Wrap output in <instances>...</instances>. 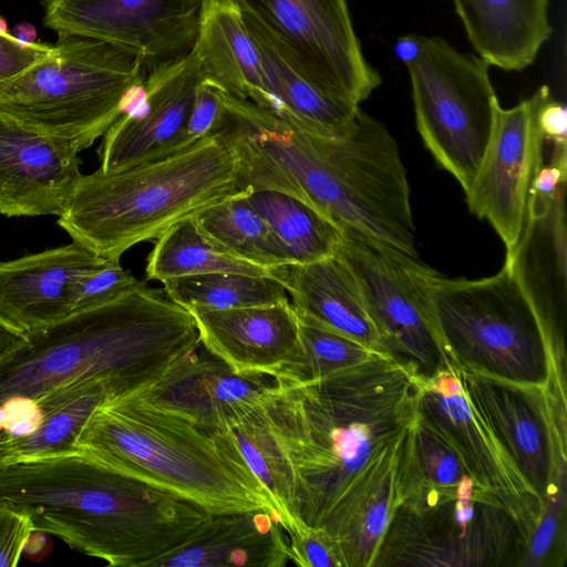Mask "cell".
Here are the masks:
<instances>
[{"instance_id":"6da1fadb","label":"cell","mask_w":567,"mask_h":567,"mask_svg":"<svg viewBox=\"0 0 567 567\" xmlns=\"http://www.w3.org/2000/svg\"><path fill=\"white\" fill-rule=\"evenodd\" d=\"M420 377L388 354L323 379H274L262 396L287 461L297 519L321 532L339 567L374 566L403 502Z\"/></svg>"},{"instance_id":"7a4b0ae2","label":"cell","mask_w":567,"mask_h":567,"mask_svg":"<svg viewBox=\"0 0 567 567\" xmlns=\"http://www.w3.org/2000/svg\"><path fill=\"white\" fill-rule=\"evenodd\" d=\"M0 504L25 515L34 532L114 567H152L208 515L80 451L2 464Z\"/></svg>"},{"instance_id":"3957f363","label":"cell","mask_w":567,"mask_h":567,"mask_svg":"<svg viewBox=\"0 0 567 567\" xmlns=\"http://www.w3.org/2000/svg\"><path fill=\"white\" fill-rule=\"evenodd\" d=\"M25 336L0 359V405L86 379L104 382L111 399L134 394L200 347L190 313L145 281Z\"/></svg>"},{"instance_id":"277c9868","label":"cell","mask_w":567,"mask_h":567,"mask_svg":"<svg viewBox=\"0 0 567 567\" xmlns=\"http://www.w3.org/2000/svg\"><path fill=\"white\" fill-rule=\"evenodd\" d=\"M268 174L275 190L305 202L342 231L419 259L398 144L363 111L338 135L286 132L270 147Z\"/></svg>"},{"instance_id":"5b68a950","label":"cell","mask_w":567,"mask_h":567,"mask_svg":"<svg viewBox=\"0 0 567 567\" xmlns=\"http://www.w3.org/2000/svg\"><path fill=\"white\" fill-rule=\"evenodd\" d=\"M76 449L207 513L277 507L224 431L206 430L138 393L99 405Z\"/></svg>"},{"instance_id":"8992f818","label":"cell","mask_w":567,"mask_h":567,"mask_svg":"<svg viewBox=\"0 0 567 567\" xmlns=\"http://www.w3.org/2000/svg\"><path fill=\"white\" fill-rule=\"evenodd\" d=\"M248 188L235 148L218 133L124 169L82 174L56 223L72 241L120 259L136 244Z\"/></svg>"},{"instance_id":"52a82bcc","label":"cell","mask_w":567,"mask_h":567,"mask_svg":"<svg viewBox=\"0 0 567 567\" xmlns=\"http://www.w3.org/2000/svg\"><path fill=\"white\" fill-rule=\"evenodd\" d=\"M427 293L451 365L523 384L566 383L565 355L553 347L505 266L494 276L475 280L434 271Z\"/></svg>"},{"instance_id":"ba28073f","label":"cell","mask_w":567,"mask_h":567,"mask_svg":"<svg viewBox=\"0 0 567 567\" xmlns=\"http://www.w3.org/2000/svg\"><path fill=\"white\" fill-rule=\"evenodd\" d=\"M145 78L135 56L61 33L47 58L0 87V113L81 152L122 115L127 93Z\"/></svg>"},{"instance_id":"9c48e42d","label":"cell","mask_w":567,"mask_h":567,"mask_svg":"<svg viewBox=\"0 0 567 567\" xmlns=\"http://www.w3.org/2000/svg\"><path fill=\"white\" fill-rule=\"evenodd\" d=\"M417 131L436 163L470 192L488 146L497 106L489 64L437 37L422 39L405 65Z\"/></svg>"},{"instance_id":"30bf717a","label":"cell","mask_w":567,"mask_h":567,"mask_svg":"<svg viewBox=\"0 0 567 567\" xmlns=\"http://www.w3.org/2000/svg\"><path fill=\"white\" fill-rule=\"evenodd\" d=\"M526 545L512 517L475 484L452 496H408L392 517L374 566L520 565Z\"/></svg>"},{"instance_id":"8fae6325","label":"cell","mask_w":567,"mask_h":567,"mask_svg":"<svg viewBox=\"0 0 567 567\" xmlns=\"http://www.w3.org/2000/svg\"><path fill=\"white\" fill-rule=\"evenodd\" d=\"M337 255L355 275L390 357L420 378L432 377L450 364L427 293L434 269L350 230H343Z\"/></svg>"},{"instance_id":"7c38bea8","label":"cell","mask_w":567,"mask_h":567,"mask_svg":"<svg viewBox=\"0 0 567 567\" xmlns=\"http://www.w3.org/2000/svg\"><path fill=\"white\" fill-rule=\"evenodd\" d=\"M453 368L472 410L545 499L567 480L566 386L555 380L523 384Z\"/></svg>"},{"instance_id":"4fadbf2b","label":"cell","mask_w":567,"mask_h":567,"mask_svg":"<svg viewBox=\"0 0 567 567\" xmlns=\"http://www.w3.org/2000/svg\"><path fill=\"white\" fill-rule=\"evenodd\" d=\"M322 92L359 104L382 82L365 60L346 0H234Z\"/></svg>"},{"instance_id":"5bb4252c","label":"cell","mask_w":567,"mask_h":567,"mask_svg":"<svg viewBox=\"0 0 567 567\" xmlns=\"http://www.w3.org/2000/svg\"><path fill=\"white\" fill-rule=\"evenodd\" d=\"M56 34L93 38L135 56L145 74L194 50L203 0H42Z\"/></svg>"},{"instance_id":"9a60e30c","label":"cell","mask_w":567,"mask_h":567,"mask_svg":"<svg viewBox=\"0 0 567 567\" xmlns=\"http://www.w3.org/2000/svg\"><path fill=\"white\" fill-rule=\"evenodd\" d=\"M419 411L453 446L478 489L512 517L527 546L544 499L472 410L451 364L420 378Z\"/></svg>"},{"instance_id":"2e32d148","label":"cell","mask_w":567,"mask_h":567,"mask_svg":"<svg viewBox=\"0 0 567 567\" xmlns=\"http://www.w3.org/2000/svg\"><path fill=\"white\" fill-rule=\"evenodd\" d=\"M548 94L549 89L542 86L511 109L497 106L488 146L466 194L471 213L488 220L506 251L520 236L528 190L544 163L537 114Z\"/></svg>"},{"instance_id":"e0dca14e","label":"cell","mask_w":567,"mask_h":567,"mask_svg":"<svg viewBox=\"0 0 567 567\" xmlns=\"http://www.w3.org/2000/svg\"><path fill=\"white\" fill-rule=\"evenodd\" d=\"M200 80L193 51L147 73L141 97L103 135L99 169L111 173L177 152Z\"/></svg>"},{"instance_id":"ac0fdd59","label":"cell","mask_w":567,"mask_h":567,"mask_svg":"<svg viewBox=\"0 0 567 567\" xmlns=\"http://www.w3.org/2000/svg\"><path fill=\"white\" fill-rule=\"evenodd\" d=\"M566 184L551 195L528 190L523 230L504 266L536 312L556 351L565 355L567 310Z\"/></svg>"},{"instance_id":"d6986e66","label":"cell","mask_w":567,"mask_h":567,"mask_svg":"<svg viewBox=\"0 0 567 567\" xmlns=\"http://www.w3.org/2000/svg\"><path fill=\"white\" fill-rule=\"evenodd\" d=\"M79 153L0 113V214L59 216L82 175Z\"/></svg>"},{"instance_id":"ffe728a7","label":"cell","mask_w":567,"mask_h":567,"mask_svg":"<svg viewBox=\"0 0 567 567\" xmlns=\"http://www.w3.org/2000/svg\"><path fill=\"white\" fill-rule=\"evenodd\" d=\"M200 344L233 371L275 379L299 350V318L281 302L223 310L186 309Z\"/></svg>"},{"instance_id":"44dd1931","label":"cell","mask_w":567,"mask_h":567,"mask_svg":"<svg viewBox=\"0 0 567 567\" xmlns=\"http://www.w3.org/2000/svg\"><path fill=\"white\" fill-rule=\"evenodd\" d=\"M198 350L137 393L206 430L221 431L255 408L274 379L236 373L207 350L205 355Z\"/></svg>"},{"instance_id":"7402d4cb","label":"cell","mask_w":567,"mask_h":567,"mask_svg":"<svg viewBox=\"0 0 567 567\" xmlns=\"http://www.w3.org/2000/svg\"><path fill=\"white\" fill-rule=\"evenodd\" d=\"M104 260L72 241L0 262V318L27 334L69 317L76 279Z\"/></svg>"},{"instance_id":"603a6c76","label":"cell","mask_w":567,"mask_h":567,"mask_svg":"<svg viewBox=\"0 0 567 567\" xmlns=\"http://www.w3.org/2000/svg\"><path fill=\"white\" fill-rule=\"evenodd\" d=\"M290 560L279 517L258 508L208 513L185 544L152 567H284Z\"/></svg>"},{"instance_id":"cb8c5ba5","label":"cell","mask_w":567,"mask_h":567,"mask_svg":"<svg viewBox=\"0 0 567 567\" xmlns=\"http://www.w3.org/2000/svg\"><path fill=\"white\" fill-rule=\"evenodd\" d=\"M280 281L301 322L339 332L388 354L358 279L340 256L285 266Z\"/></svg>"},{"instance_id":"d4e9b609","label":"cell","mask_w":567,"mask_h":567,"mask_svg":"<svg viewBox=\"0 0 567 567\" xmlns=\"http://www.w3.org/2000/svg\"><path fill=\"white\" fill-rule=\"evenodd\" d=\"M241 13L267 81L268 100L262 109L313 134L333 136L344 132L360 112L359 104L319 90L255 16L245 10Z\"/></svg>"},{"instance_id":"484cf974","label":"cell","mask_w":567,"mask_h":567,"mask_svg":"<svg viewBox=\"0 0 567 567\" xmlns=\"http://www.w3.org/2000/svg\"><path fill=\"white\" fill-rule=\"evenodd\" d=\"M200 79L264 107L267 81L257 48L234 0H203L193 50Z\"/></svg>"},{"instance_id":"4316f807","label":"cell","mask_w":567,"mask_h":567,"mask_svg":"<svg viewBox=\"0 0 567 567\" xmlns=\"http://www.w3.org/2000/svg\"><path fill=\"white\" fill-rule=\"evenodd\" d=\"M467 39L489 65L520 71L530 65L551 27L548 0H453Z\"/></svg>"},{"instance_id":"83f0119b","label":"cell","mask_w":567,"mask_h":567,"mask_svg":"<svg viewBox=\"0 0 567 567\" xmlns=\"http://www.w3.org/2000/svg\"><path fill=\"white\" fill-rule=\"evenodd\" d=\"M111 399L99 380H75L38 396L39 420L30 433L13 439L12 460L76 452L78 437L94 410Z\"/></svg>"},{"instance_id":"f1b7e54d","label":"cell","mask_w":567,"mask_h":567,"mask_svg":"<svg viewBox=\"0 0 567 567\" xmlns=\"http://www.w3.org/2000/svg\"><path fill=\"white\" fill-rule=\"evenodd\" d=\"M249 200L291 265L311 264L337 255L342 229L305 202L275 190H252Z\"/></svg>"},{"instance_id":"f546056e","label":"cell","mask_w":567,"mask_h":567,"mask_svg":"<svg viewBox=\"0 0 567 567\" xmlns=\"http://www.w3.org/2000/svg\"><path fill=\"white\" fill-rule=\"evenodd\" d=\"M281 268H266L241 260L205 236L193 217L184 219L157 239L147 257L148 279H168L210 272L270 277L280 281Z\"/></svg>"},{"instance_id":"4dcf8cb0","label":"cell","mask_w":567,"mask_h":567,"mask_svg":"<svg viewBox=\"0 0 567 567\" xmlns=\"http://www.w3.org/2000/svg\"><path fill=\"white\" fill-rule=\"evenodd\" d=\"M250 188L193 217L199 230L233 256L266 268L290 264L268 225L249 200Z\"/></svg>"},{"instance_id":"1f68e13d","label":"cell","mask_w":567,"mask_h":567,"mask_svg":"<svg viewBox=\"0 0 567 567\" xmlns=\"http://www.w3.org/2000/svg\"><path fill=\"white\" fill-rule=\"evenodd\" d=\"M221 431L233 440L247 466L269 493L281 527L299 522L293 511L290 471L271 432L262 402Z\"/></svg>"},{"instance_id":"d6a6232c","label":"cell","mask_w":567,"mask_h":567,"mask_svg":"<svg viewBox=\"0 0 567 567\" xmlns=\"http://www.w3.org/2000/svg\"><path fill=\"white\" fill-rule=\"evenodd\" d=\"M167 297L185 309L223 310L266 306L288 299L285 286L270 277L210 272L162 281Z\"/></svg>"},{"instance_id":"836d02e7","label":"cell","mask_w":567,"mask_h":567,"mask_svg":"<svg viewBox=\"0 0 567 567\" xmlns=\"http://www.w3.org/2000/svg\"><path fill=\"white\" fill-rule=\"evenodd\" d=\"M375 354L382 353L339 332L300 321L298 353L275 379L312 382L364 362Z\"/></svg>"},{"instance_id":"e575fe53","label":"cell","mask_w":567,"mask_h":567,"mask_svg":"<svg viewBox=\"0 0 567 567\" xmlns=\"http://www.w3.org/2000/svg\"><path fill=\"white\" fill-rule=\"evenodd\" d=\"M137 282L138 280L121 266L120 259H105L76 279L73 313L109 302Z\"/></svg>"},{"instance_id":"d590c367","label":"cell","mask_w":567,"mask_h":567,"mask_svg":"<svg viewBox=\"0 0 567 567\" xmlns=\"http://www.w3.org/2000/svg\"><path fill=\"white\" fill-rule=\"evenodd\" d=\"M566 481H561L546 495L540 518L528 539L520 566H544L548 560L554 545L558 542L560 525H564Z\"/></svg>"},{"instance_id":"8d00e7d4","label":"cell","mask_w":567,"mask_h":567,"mask_svg":"<svg viewBox=\"0 0 567 567\" xmlns=\"http://www.w3.org/2000/svg\"><path fill=\"white\" fill-rule=\"evenodd\" d=\"M223 92L216 85L200 80L177 152L220 132L226 112Z\"/></svg>"},{"instance_id":"74e56055","label":"cell","mask_w":567,"mask_h":567,"mask_svg":"<svg viewBox=\"0 0 567 567\" xmlns=\"http://www.w3.org/2000/svg\"><path fill=\"white\" fill-rule=\"evenodd\" d=\"M291 551V561L301 567H339L332 548L324 535L306 525L295 522L285 525Z\"/></svg>"},{"instance_id":"f35d334b","label":"cell","mask_w":567,"mask_h":567,"mask_svg":"<svg viewBox=\"0 0 567 567\" xmlns=\"http://www.w3.org/2000/svg\"><path fill=\"white\" fill-rule=\"evenodd\" d=\"M52 49L53 44L28 43L10 32H0V87L47 58Z\"/></svg>"},{"instance_id":"ab89813d","label":"cell","mask_w":567,"mask_h":567,"mask_svg":"<svg viewBox=\"0 0 567 567\" xmlns=\"http://www.w3.org/2000/svg\"><path fill=\"white\" fill-rule=\"evenodd\" d=\"M33 532L25 515L0 504V567L18 565Z\"/></svg>"},{"instance_id":"60d3db41","label":"cell","mask_w":567,"mask_h":567,"mask_svg":"<svg viewBox=\"0 0 567 567\" xmlns=\"http://www.w3.org/2000/svg\"><path fill=\"white\" fill-rule=\"evenodd\" d=\"M537 121L545 142L553 146H567V111L559 101L548 94L539 105Z\"/></svg>"},{"instance_id":"b9f144b4","label":"cell","mask_w":567,"mask_h":567,"mask_svg":"<svg viewBox=\"0 0 567 567\" xmlns=\"http://www.w3.org/2000/svg\"><path fill=\"white\" fill-rule=\"evenodd\" d=\"M421 34H405L394 43V54L404 64L413 62L420 54L422 48Z\"/></svg>"},{"instance_id":"7bdbcfd3","label":"cell","mask_w":567,"mask_h":567,"mask_svg":"<svg viewBox=\"0 0 567 567\" xmlns=\"http://www.w3.org/2000/svg\"><path fill=\"white\" fill-rule=\"evenodd\" d=\"M27 336L0 318V359L20 347Z\"/></svg>"},{"instance_id":"ee69618b","label":"cell","mask_w":567,"mask_h":567,"mask_svg":"<svg viewBox=\"0 0 567 567\" xmlns=\"http://www.w3.org/2000/svg\"><path fill=\"white\" fill-rule=\"evenodd\" d=\"M14 436L8 431L0 420V466L12 460Z\"/></svg>"},{"instance_id":"f6af8a7d","label":"cell","mask_w":567,"mask_h":567,"mask_svg":"<svg viewBox=\"0 0 567 567\" xmlns=\"http://www.w3.org/2000/svg\"><path fill=\"white\" fill-rule=\"evenodd\" d=\"M12 35L28 43L37 42V30L29 22H21L17 24L12 31Z\"/></svg>"},{"instance_id":"bcb514c9","label":"cell","mask_w":567,"mask_h":567,"mask_svg":"<svg viewBox=\"0 0 567 567\" xmlns=\"http://www.w3.org/2000/svg\"><path fill=\"white\" fill-rule=\"evenodd\" d=\"M0 32L1 33H8L9 32L8 31L7 21H6V19L2 16H0Z\"/></svg>"}]
</instances>
